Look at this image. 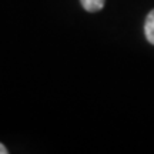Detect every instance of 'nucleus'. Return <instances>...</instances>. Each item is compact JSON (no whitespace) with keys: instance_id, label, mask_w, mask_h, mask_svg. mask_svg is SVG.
Wrapping results in <instances>:
<instances>
[{"instance_id":"f03ea898","label":"nucleus","mask_w":154,"mask_h":154,"mask_svg":"<svg viewBox=\"0 0 154 154\" xmlns=\"http://www.w3.org/2000/svg\"><path fill=\"white\" fill-rule=\"evenodd\" d=\"M80 2H82L83 9L87 11H91V13L100 11L104 7V3H106V0H80Z\"/></svg>"},{"instance_id":"7ed1b4c3","label":"nucleus","mask_w":154,"mask_h":154,"mask_svg":"<svg viewBox=\"0 0 154 154\" xmlns=\"http://www.w3.org/2000/svg\"><path fill=\"white\" fill-rule=\"evenodd\" d=\"M0 154H7V149L2 143H0Z\"/></svg>"},{"instance_id":"f257e3e1","label":"nucleus","mask_w":154,"mask_h":154,"mask_svg":"<svg viewBox=\"0 0 154 154\" xmlns=\"http://www.w3.org/2000/svg\"><path fill=\"white\" fill-rule=\"evenodd\" d=\"M144 33L149 43L154 44V9L147 14V19L144 23Z\"/></svg>"}]
</instances>
